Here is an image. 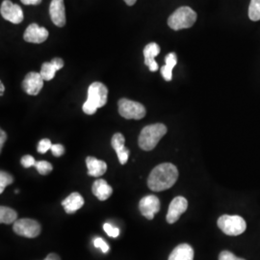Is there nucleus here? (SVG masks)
<instances>
[{"label":"nucleus","mask_w":260,"mask_h":260,"mask_svg":"<svg viewBox=\"0 0 260 260\" xmlns=\"http://www.w3.org/2000/svg\"><path fill=\"white\" fill-rule=\"evenodd\" d=\"M177 178V168L171 163H163L151 171L148 179V186L154 192L165 191L175 185Z\"/></svg>","instance_id":"1"},{"label":"nucleus","mask_w":260,"mask_h":260,"mask_svg":"<svg viewBox=\"0 0 260 260\" xmlns=\"http://www.w3.org/2000/svg\"><path fill=\"white\" fill-rule=\"evenodd\" d=\"M167 127L163 123H154L147 125L140 133L139 147L143 150L149 151L157 146L159 141L167 133Z\"/></svg>","instance_id":"2"},{"label":"nucleus","mask_w":260,"mask_h":260,"mask_svg":"<svg viewBox=\"0 0 260 260\" xmlns=\"http://www.w3.org/2000/svg\"><path fill=\"white\" fill-rule=\"evenodd\" d=\"M197 20V13L188 6L176 10L168 19V25L173 30H181L192 27Z\"/></svg>","instance_id":"3"},{"label":"nucleus","mask_w":260,"mask_h":260,"mask_svg":"<svg viewBox=\"0 0 260 260\" xmlns=\"http://www.w3.org/2000/svg\"><path fill=\"white\" fill-rule=\"evenodd\" d=\"M218 226L224 234L238 236L247 229L246 221L238 215H223L218 219Z\"/></svg>","instance_id":"4"},{"label":"nucleus","mask_w":260,"mask_h":260,"mask_svg":"<svg viewBox=\"0 0 260 260\" xmlns=\"http://www.w3.org/2000/svg\"><path fill=\"white\" fill-rule=\"evenodd\" d=\"M119 113L121 117L127 120H141L146 116V108L143 104L127 99L119 101Z\"/></svg>","instance_id":"5"},{"label":"nucleus","mask_w":260,"mask_h":260,"mask_svg":"<svg viewBox=\"0 0 260 260\" xmlns=\"http://www.w3.org/2000/svg\"><path fill=\"white\" fill-rule=\"evenodd\" d=\"M14 232L19 236L26 238H35L40 235L42 228L37 221L32 219H20L14 223Z\"/></svg>","instance_id":"6"},{"label":"nucleus","mask_w":260,"mask_h":260,"mask_svg":"<svg viewBox=\"0 0 260 260\" xmlns=\"http://www.w3.org/2000/svg\"><path fill=\"white\" fill-rule=\"evenodd\" d=\"M0 14L2 18L14 24H19L24 19L23 12L18 4L13 3L10 0H4L1 3Z\"/></svg>","instance_id":"7"},{"label":"nucleus","mask_w":260,"mask_h":260,"mask_svg":"<svg viewBox=\"0 0 260 260\" xmlns=\"http://www.w3.org/2000/svg\"><path fill=\"white\" fill-rule=\"evenodd\" d=\"M108 89L104 84L93 82L88 89V101L93 103L98 108L103 107L107 103Z\"/></svg>","instance_id":"8"},{"label":"nucleus","mask_w":260,"mask_h":260,"mask_svg":"<svg viewBox=\"0 0 260 260\" xmlns=\"http://www.w3.org/2000/svg\"><path fill=\"white\" fill-rule=\"evenodd\" d=\"M139 209L145 218L152 220L155 214L160 210V201L156 196H146L140 201Z\"/></svg>","instance_id":"9"},{"label":"nucleus","mask_w":260,"mask_h":260,"mask_svg":"<svg viewBox=\"0 0 260 260\" xmlns=\"http://www.w3.org/2000/svg\"><path fill=\"white\" fill-rule=\"evenodd\" d=\"M44 78L40 73L31 72L24 77L22 88L25 93L30 95H37L44 87Z\"/></svg>","instance_id":"10"},{"label":"nucleus","mask_w":260,"mask_h":260,"mask_svg":"<svg viewBox=\"0 0 260 260\" xmlns=\"http://www.w3.org/2000/svg\"><path fill=\"white\" fill-rule=\"evenodd\" d=\"M188 207V202L183 197L175 198L169 206L167 213V222L175 223L180 218V216L185 212Z\"/></svg>","instance_id":"11"},{"label":"nucleus","mask_w":260,"mask_h":260,"mask_svg":"<svg viewBox=\"0 0 260 260\" xmlns=\"http://www.w3.org/2000/svg\"><path fill=\"white\" fill-rule=\"evenodd\" d=\"M49 16L52 22L58 27L65 26L66 9L64 0H52L49 6Z\"/></svg>","instance_id":"12"},{"label":"nucleus","mask_w":260,"mask_h":260,"mask_svg":"<svg viewBox=\"0 0 260 260\" xmlns=\"http://www.w3.org/2000/svg\"><path fill=\"white\" fill-rule=\"evenodd\" d=\"M23 38L27 43L42 44L47 41L48 31L45 27L39 26L37 23H32L26 28Z\"/></svg>","instance_id":"13"},{"label":"nucleus","mask_w":260,"mask_h":260,"mask_svg":"<svg viewBox=\"0 0 260 260\" xmlns=\"http://www.w3.org/2000/svg\"><path fill=\"white\" fill-rule=\"evenodd\" d=\"M124 142L125 139L121 133H116L112 137V147L115 149L121 165H124L129 157V149L125 148Z\"/></svg>","instance_id":"14"},{"label":"nucleus","mask_w":260,"mask_h":260,"mask_svg":"<svg viewBox=\"0 0 260 260\" xmlns=\"http://www.w3.org/2000/svg\"><path fill=\"white\" fill-rule=\"evenodd\" d=\"M160 53V47L156 43H150L144 48L145 64L149 67L150 72L158 71V64L155 61V57Z\"/></svg>","instance_id":"15"},{"label":"nucleus","mask_w":260,"mask_h":260,"mask_svg":"<svg viewBox=\"0 0 260 260\" xmlns=\"http://www.w3.org/2000/svg\"><path fill=\"white\" fill-rule=\"evenodd\" d=\"M86 165L88 168V175L91 177H102L107 171V164L104 161L92 156L87 157Z\"/></svg>","instance_id":"16"},{"label":"nucleus","mask_w":260,"mask_h":260,"mask_svg":"<svg viewBox=\"0 0 260 260\" xmlns=\"http://www.w3.org/2000/svg\"><path fill=\"white\" fill-rule=\"evenodd\" d=\"M62 205L68 214H74L84 205V199L79 193H72L62 202Z\"/></svg>","instance_id":"17"},{"label":"nucleus","mask_w":260,"mask_h":260,"mask_svg":"<svg viewBox=\"0 0 260 260\" xmlns=\"http://www.w3.org/2000/svg\"><path fill=\"white\" fill-rule=\"evenodd\" d=\"M92 192L100 201H106L113 194V189L106 180L98 179L93 182Z\"/></svg>","instance_id":"18"},{"label":"nucleus","mask_w":260,"mask_h":260,"mask_svg":"<svg viewBox=\"0 0 260 260\" xmlns=\"http://www.w3.org/2000/svg\"><path fill=\"white\" fill-rule=\"evenodd\" d=\"M194 250L188 244H180L171 252L169 260H193Z\"/></svg>","instance_id":"19"},{"label":"nucleus","mask_w":260,"mask_h":260,"mask_svg":"<svg viewBox=\"0 0 260 260\" xmlns=\"http://www.w3.org/2000/svg\"><path fill=\"white\" fill-rule=\"evenodd\" d=\"M166 64L161 68V75L166 81H171L173 78V70L177 65V57L175 52L169 53L165 58Z\"/></svg>","instance_id":"20"},{"label":"nucleus","mask_w":260,"mask_h":260,"mask_svg":"<svg viewBox=\"0 0 260 260\" xmlns=\"http://www.w3.org/2000/svg\"><path fill=\"white\" fill-rule=\"evenodd\" d=\"M16 221H18V213L7 206H1L0 207V223H14Z\"/></svg>","instance_id":"21"},{"label":"nucleus","mask_w":260,"mask_h":260,"mask_svg":"<svg viewBox=\"0 0 260 260\" xmlns=\"http://www.w3.org/2000/svg\"><path fill=\"white\" fill-rule=\"evenodd\" d=\"M56 72L57 70L55 69V67L52 65L51 62H46L42 65L41 68V72L40 74L43 76V78L47 81H50L54 78V76L56 75Z\"/></svg>","instance_id":"22"},{"label":"nucleus","mask_w":260,"mask_h":260,"mask_svg":"<svg viewBox=\"0 0 260 260\" xmlns=\"http://www.w3.org/2000/svg\"><path fill=\"white\" fill-rule=\"evenodd\" d=\"M249 18L252 21L260 20V0H251L249 6Z\"/></svg>","instance_id":"23"},{"label":"nucleus","mask_w":260,"mask_h":260,"mask_svg":"<svg viewBox=\"0 0 260 260\" xmlns=\"http://www.w3.org/2000/svg\"><path fill=\"white\" fill-rule=\"evenodd\" d=\"M14 181V178L7 172L1 171L0 173V193L2 194L7 186L12 184Z\"/></svg>","instance_id":"24"},{"label":"nucleus","mask_w":260,"mask_h":260,"mask_svg":"<svg viewBox=\"0 0 260 260\" xmlns=\"http://www.w3.org/2000/svg\"><path fill=\"white\" fill-rule=\"evenodd\" d=\"M35 167L37 169L39 174H41L43 176H46L47 174H49L53 169L52 165L47 161H38L36 162Z\"/></svg>","instance_id":"25"},{"label":"nucleus","mask_w":260,"mask_h":260,"mask_svg":"<svg viewBox=\"0 0 260 260\" xmlns=\"http://www.w3.org/2000/svg\"><path fill=\"white\" fill-rule=\"evenodd\" d=\"M103 230H104L105 233H107L108 236L113 237V238L118 237L119 234H120V230L118 228H115L111 223H104L103 224Z\"/></svg>","instance_id":"26"},{"label":"nucleus","mask_w":260,"mask_h":260,"mask_svg":"<svg viewBox=\"0 0 260 260\" xmlns=\"http://www.w3.org/2000/svg\"><path fill=\"white\" fill-rule=\"evenodd\" d=\"M52 144L51 141L49 139H43L40 141L39 145H38V152L39 153H46L47 150L51 149Z\"/></svg>","instance_id":"27"},{"label":"nucleus","mask_w":260,"mask_h":260,"mask_svg":"<svg viewBox=\"0 0 260 260\" xmlns=\"http://www.w3.org/2000/svg\"><path fill=\"white\" fill-rule=\"evenodd\" d=\"M93 245H94L95 248H100L104 253H107V252L109 251V250H110L108 244L104 241L103 238H101V237H96V238L93 240Z\"/></svg>","instance_id":"28"},{"label":"nucleus","mask_w":260,"mask_h":260,"mask_svg":"<svg viewBox=\"0 0 260 260\" xmlns=\"http://www.w3.org/2000/svg\"><path fill=\"white\" fill-rule=\"evenodd\" d=\"M83 112L85 114H87V115H93L96 110L99 109L93 103H91L90 101H86L83 104Z\"/></svg>","instance_id":"29"},{"label":"nucleus","mask_w":260,"mask_h":260,"mask_svg":"<svg viewBox=\"0 0 260 260\" xmlns=\"http://www.w3.org/2000/svg\"><path fill=\"white\" fill-rule=\"evenodd\" d=\"M36 162H37V161L34 159L33 156H31V155H24L23 157L21 158V160H20L21 165L24 168L33 167V166L36 165Z\"/></svg>","instance_id":"30"},{"label":"nucleus","mask_w":260,"mask_h":260,"mask_svg":"<svg viewBox=\"0 0 260 260\" xmlns=\"http://www.w3.org/2000/svg\"><path fill=\"white\" fill-rule=\"evenodd\" d=\"M51 151H52V154L54 156L60 157V156H62L65 153V148L62 145H60V144H56V145H52Z\"/></svg>","instance_id":"31"},{"label":"nucleus","mask_w":260,"mask_h":260,"mask_svg":"<svg viewBox=\"0 0 260 260\" xmlns=\"http://www.w3.org/2000/svg\"><path fill=\"white\" fill-rule=\"evenodd\" d=\"M238 258L232 251H222L219 255V260H238Z\"/></svg>","instance_id":"32"},{"label":"nucleus","mask_w":260,"mask_h":260,"mask_svg":"<svg viewBox=\"0 0 260 260\" xmlns=\"http://www.w3.org/2000/svg\"><path fill=\"white\" fill-rule=\"evenodd\" d=\"M51 63H52V65L55 67V69L57 71L61 70V69L64 67V61H63L61 58H54V59H52Z\"/></svg>","instance_id":"33"},{"label":"nucleus","mask_w":260,"mask_h":260,"mask_svg":"<svg viewBox=\"0 0 260 260\" xmlns=\"http://www.w3.org/2000/svg\"><path fill=\"white\" fill-rule=\"evenodd\" d=\"M0 149H2L3 148V145H4V143H5V141L7 139V134H6V132L4 131V130L1 129L0 131Z\"/></svg>","instance_id":"34"},{"label":"nucleus","mask_w":260,"mask_h":260,"mask_svg":"<svg viewBox=\"0 0 260 260\" xmlns=\"http://www.w3.org/2000/svg\"><path fill=\"white\" fill-rule=\"evenodd\" d=\"M25 5H39L42 0H20Z\"/></svg>","instance_id":"35"},{"label":"nucleus","mask_w":260,"mask_h":260,"mask_svg":"<svg viewBox=\"0 0 260 260\" xmlns=\"http://www.w3.org/2000/svg\"><path fill=\"white\" fill-rule=\"evenodd\" d=\"M44 260H61V258H60V256L58 254L52 252V253H49Z\"/></svg>","instance_id":"36"},{"label":"nucleus","mask_w":260,"mask_h":260,"mask_svg":"<svg viewBox=\"0 0 260 260\" xmlns=\"http://www.w3.org/2000/svg\"><path fill=\"white\" fill-rule=\"evenodd\" d=\"M128 6H132V5H134L135 3H136V1L137 0H123Z\"/></svg>","instance_id":"37"},{"label":"nucleus","mask_w":260,"mask_h":260,"mask_svg":"<svg viewBox=\"0 0 260 260\" xmlns=\"http://www.w3.org/2000/svg\"><path fill=\"white\" fill-rule=\"evenodd\" d=\"M0 94L2 95L3 94V93H4V90H5V87H4V85H3V83H0Z\"/></svg>","instance_id":"38"},{"label":"nucleus","mask_w":260,"mask_h":260,"mask_svg":"<svg viewBox=\"0 0 260 260\" xmlns=\"http://www.w3.org/2000/svg\"><path fill=\"white\" fill-rule=\"evenodd\" d=\"M238 260H245V259H243V258H240V257H239V258H238Z\"/></svg>","instance_id":"39"}]
</instances>
